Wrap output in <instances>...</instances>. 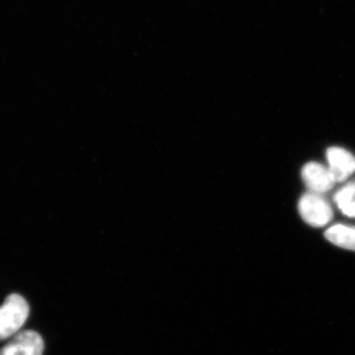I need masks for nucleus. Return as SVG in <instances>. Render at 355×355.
<instances>
[{
    "mask_svg": "<svg viewBox=\"0 0 355 355\" xmlns=\"http://www.w3.org/2000/svg\"><path fill=\"white\" fill-rule=\"evenodd\" d=\"M29 314V304L22 296L9 295L0 306V340H7L19 333Z\"/></svg>",
    "mask_w": 355,
    "mask_h": 355,
    "instance_id": "f257e3e1",
    "label": "nucleus"
},
{
    "mask_svg": "<svg viewBox=\"0 0 355 355\" xmlns=\"http://www.w3.org/2000/svg\"><path fill=\"white\" fill-rule=\"evenodd\" d=\"M301 216L313 227H323L333 218L330 203L319 193H308L299 202Z\"/></svg>",
    "mask_w": 355,
    "mask_h": 355,
    "instance_id": "f03ea898",
    "label": "nucleus"
},
{
    "mask_svg": "<svg viewBox=\"0 0 355 355\" xmlns=\"http://www.w3.org/2000/svg\"><path fill=\"white\" fill-rule=\"evenodd\" d=\"M44 343L35 331H22L0 349V355H43Z\"/></svg>",
    "mask_w": 355,
    "mask_h": 355,
    "instance_id": "7ed1b4c3",
    "label": "nucleus"
},
{
    "mask_svg": "<svg viewBox=\"0 0 355 355\" xmlns=\"http://www.w3.org/2000/svg\"><path fill=\"white\" fill-rule=\"evenodd\" d=\"M302 178L311 191L319 195L330 191L336 183L330 170L316 162L308 163L304 166Z\"/></svg>",
    "mask_w": 355,
    "mask_h": 355,
    "instance_id": "20e7f679",
    "label": "nucleus"
},
{
    "mask_svg": "<svg viewBox=\"0 0 355 355\" xmlns=\"http://www.w3.org/2000/svg\"><path fill=\"white\" fill-rule=\"evenodd\" d=\"M329 170L336 183L345 181L355 172V157L349 151L340 147H331L327 151Z\"/></svg>",
    "mask_w": 355,
    "mask_h": 355,
    "instance_id": "39448f33",
    "label": "nucleus"
},
{
    "mask_svg": "<svg viewBox=\"0 0 355 355\" xmlns=\"http://www.w3.org/2000/svg\"><path fill=\"white\" fill-rule=\"evenodd\" d=\"M324 236L336 246L355 251V227L336 224L328 229Z\"/></svg>",
    "mask_w": 355,
    "mask_h": 355,
    "instance_id": "423d86ee",
    "label": "nucleus"
},
{
    "mask_svg": "<svg viewBox=\"0 0 355 355\" xmlns=\"http://www.w3.org/2000/svg\"><path fill=\"white\" fill-rule=\"evenodd\" d=\"M335 202L345 216L355 217V182L340 189L336 193Z\"/></svg>",
    "mask_w": 355,
    "mask_h": 355,
    "instance_id": "0eeeda50",
    "label": "nucleus"
}]
</instances>
